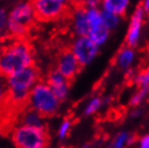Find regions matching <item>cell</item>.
Segmentation results:
<instances>
[{"label":"cell","instance_id":"cell-6","mask_svg":"<svg viewBox=\"0 0 149 148\" xmlns=\"http://www.w3.org/2000/svg\"><path fill=\"white\" fill-rule=\"evenodd\" d=\"M57 68L58 71L67 81L69 85L74 82V78L81 71L82 67L79 65L78 61L74 54V51L69 47L63 48L60 51V54L57 56Z\"/></svg>","mask_w":149,"mask_h":148},{"label":"cell","instance_id":"cell-20","mask_svg":"<svg viewBox=\"0 0 149 148\" xmlns=\"http://www.w3.org/2000/svg\"><path fill=\"white\" fill-rule=\"evenodd\" d=\"M127 138H129V134L127 133H121L120 135H118L115 142V148H122L124 143L127 142Z\"/></svg>","mask_w":149,"mask_h":148},{"label":"cell","instance_id":"cell-26","mask_svg":"<svg viewBox=\"0 0 149 148\" xmlns=\"http://www.w3.org/2000/svg\"><path fill=\"white\" fill-rule=\"evenodd\" d=\"M6 90H3V85L0 83V100H1V97H2V95H3V93Z\"/></svg>","mask_w":149,"mask_h":148},{"label":"cell","instance_id":"cell-27","mask_svg":"<svg viewBox=\"0 0 149 148\" xmlns=\"http://www.w3.org/2000/svg\"><path fill=\"white\" fill-rule=\"evenodd\" d=\"M54 1H57V2H62V3H65L68 0H54Z\"/></svg>","mask_w":149,"mask_h":148},{"label":"cell","instance_id":"cell-28","mask_svg":"<svg viewBox=\"0 0 149 148\" xmlns=\"http://www.w3.org/2000/svg\"><path fill=\"white\" fill-rule=\"evenodd\" d=\"M148 14H149V13H148Z\"/></svg>","mask_w":149,"mask_h":148},{"label":"cell","instance_id":"cell-23","mask_svg":"<svg viewBox=\"0 0 149 148\" xmlns=\"http://www.w3.org/2000/svg\"><path fill=\"white\" fill-rule=\"evenodd\" d=\"M6 24H7V14L3 9L0 8V30L3 29Z\"/></svg>","mask_w":149,"mask_h":148},{"label":"cell","instance_id":"cell-8","mask_svg":"<svg viewBox=\"0 0 149 148\" xmlns=\"http://www.w3.org/2000/svg\"><path fill=\"white\" fill-rule=\"evenodd\" d=\"M97 45L88 37H81L74 47V54L78 61L79 65L83 68L84 65L90 63L97 53Z\"/></svg>","mask_w":149,"mask_h":148},{"label":"cell","instance_id":"cell-13","mask_svg":"<svg viewBox=\"0 0 149 148\" xmlns=\"http://www.w3.org/2000/svg\"><path fill=\"white\" fill-rule=\"evenodd\" d=\"M108 33L109 29L106 27V25L102 24V25L97 26V27H95L93 29H91L88 38H90L95 45H98L106 41V39L108 37Z\"/></svg>","mask_w":149,"mask_h":148},{"label":"cell","instance_id":"cell-3","mask_svg":"<svg viewBox=\"0 0 149 148\" xmlns=\"http://www.w3.org/2000/svg\"><path fill=\"white\" fill-rule=\"evenodd\" d=\"M12 142L16 148H49L50 135L45 126H22L14 129Z\"/></svg>","mask_w":149,"mask_h":148},{"label":"cell","instance_id":"cell-1","mask_svg":"<svg viewBox=\"0 0 149 148\" xmlns=\"http://www.w3.org/2000/svg\"><path fill=\"white\" fill-rule=\"evenodd\" d=\"M34 47L25 38L0 48V77L10 78L34 63Z\"/></svg>","mask_w":149,"mask_h":148},{"label":"cell","instance_id":"cell-5","mask_svg":"<svg viewBox=\"0 0 149 148\" xmlns=\"http://www.w3.org/2000/svg\"><path fill=\"white\" fill-rule=\"evenodd\" d=\"M35 21L33 8L29 1L26 3H21L14 8L9 15V30L15 38H25V35L34 27Z\"/></svg>","mask_w":149,"mask_h":148},{"label":"cell","instance_id":"cell-19","mask_svg":"<svg viewBox=\"0 0 149 148\" xmlns=\"http://www.w3.org/2000/svg\"><path fill=\"white\" fill-rule=\"evenodd\" d=\"M101 100L100 98H94L92 100V102L88 105V107L86 109V115H92L95 111L98 109V107L101 106Z\"/></svg>","mask_w":149,"mask_h":148},{"label":"cell","instance_id":"cell-4","mask_svg":"<svg viewBox=\"0 0 149 148\" xmlns=\"http://www.w3.org/2000/svg\"><path fill=\"white\" fill-rule=\"evenodd\" d=\"M30 102L34 109L41 118H51L57 112L60 101L56 98L49 85L39 83L30 93Z\"/></svg>","mask_w":149,"mask_h":148},{"label":"cell","instance_id":"cell-21","mask_svg":"<svg viewBox=\"0 0 149 148\" xmlns=\"http://www.w3.org/2000/svg\"><path fill=\"white\" fill-rule=\"evenodd\" d=\"M69 126H70V121H69V120H65L60 129V136L62 137V138H64V137L66 136V134L68 133Z\"/></svg>","mask_w":149,"mask_h":148},{"label":"cell","instance_id":"cell-12","mask_svg":"<svg viewBox=\"0 0 149 148\" xmlns=\"http://www.w3.org/2000/svg\"><path fill=\"white\" fill-rule=\"evenodd\" d=\"M105 11L110 12L117 16H124L129 6V0H103Z\"/></svg>","mask_w":149,"mask_h":148},{"label":"cell","instance_id":"cell-14","mask_svg":"<svg viewBox=\"0 0 149 148\" xmlns=\"http://www.w3.org/2000/svg\"><path fill=\"white\" fill-rule=\"evenodd\" d=\"M40 116L31 108V109H27L21 117V121H22L23 126H36V128H43V124L41 123Z\"/></svg>","mask_w":149,"mask_h":148},{"label":"cell","instance_id":"cell-15","mask_svg":"<svg viewBox=\"0 0 149 148\" xmlns=\"http://www.w3.org/2000/svg\"><path fill=\"white\" fill-rule=\"evenodd\" d=\"M134 51L132 48H125L120 52L119 59H118V63H119L121 68H127L132 64L133 59H134Z\"/></svg>","mask_w":149,"mask_h":148},{"label":"cell","instance_id":"cell-17","mask_svg":"<svg viewBox=\"0 0 149 148\" xmlns=\"http://www.w3.org/2000/svg\"><path fill=\"white\" fill-rule=\"evenodd\" d=\"M136 84L139 88H148L149 87V66L146 67L144 71H142L137 75L135 79Z\"/></svg>","mask_w":149,"mask_h":148},{"label":"cell","instance_id":"cell-7","mask_svg":"<svg viewBox=\"0 0 149 148\" xmlns=\"http://www.w3.org/2000/svg\"><path fill=\"white\" fill-rule=\"evenodd\" d=\"M40 77V69L35 63L9 79V89L19 93H29L31 85Z\"/></svg>","mask_w":149,"mask_h":148},{"label":"cell","instance_id":"cell-11","mask_svg":"<svg viewBox=\"0 0 149 148\" xmlns=\"http://www.w3.org/2000/svg\"><path fill=\"white\" fill-rule=\"evenodd\" d=\"M89 9H76L74 11V28L81 37H88L90 34V25L88 22L86 12Z\"/></svg>","mask_w":149,"mask_h":148},{"label":"cell","instance_id":"cell-9","mask_svg":"<svg viewBox=\"0 0 149 148\" xmlns=\"http://www.w3.org/2000/svg\"><path fill=\"white\" fill-rule=\"evenodd\" d=\"M144 17H145V11H144L142 6L139 4L135 9L134 13H133L132 17H131L129 30H127V39H125L127 48L133 49L138 43L139 38H141V33H142Z\"/></svg>","mask_w":149,"mask_h":148},{"label":"cell","instance_id":"cell-16","mask_svg":"<svg viewBox=\"0 0 149 148\" xmlns=\"http://www.w3.org/2000/svg\"><path fill=\"white\" fill-rule=\"evenodd\" d=\"M102 14V19H103V22L104 24L106 25L107 28H113L116 26L118 25V23H119V17L117 16L116 14H112L110 12H107V11H104L101 13Z\"/></svg>","mask_w":149,"mask_h":148},{"label":"cell","instance_id":"cell-2","mask_svg":"<svg viewBox=\"0 0 149 148\" xmlns=\"http://www.w3.org/2000/svg\"><path fill=\"white\" fill-rule=\"evenodd\" d=\"M34 19L38 22H52L72 17L74 11L65 3L54 0H30Z\"/></svg>","mask_w":149,"mask_h":148},{"label":"cell","instance_id":"cell-18","mask_svg":"<svg viewBox=\"0 0 149 148\" xmlns=\"http://www.w3.org/2000/svg\"><path fill=\"white\" fill-rule=\"evenodd\" d=\"M147 93H148V89L147 88H139V90L131 98L130 105L131 106H137V105H139L143 102V100L145 98Z\"/></svg>","mask_w":149,"mask_h":148},{"label":"cell","instance_id":"cell-25","mask_svg":"<svg viewBox=\"0 0 149 148\" xmlns=\"http://www.w3.org/2000/svg\"><path fill=\"white\" fill-rule=\"evenodd\" d=\"M141 6L143 7L145 13H149V0H143L141 2Z\"/></svg>","mask_w":149,"mask_h":148},{"label":"cell","instance_id":"cell-22","mask_svg":"<svg viewBox=\"0 0 149 148\" xmlns=\"http://www.w3.org/2000/svg\"><path fill=\"white\" fill-rule=\"evenodd\" d=\"M80 1H81L82 3L84 4L88 9H94V7H96L102 0H80Z\"/></svg>","mask_w":149,"mask_h":148},{"label":"cell","instance_id":"cell-24","mask_svg":"<svg viewBox=\"0 0 149 148\" xmlns=\"http://www.w3.org/2000/svg\"><path fill=\"white\" fill-rule=\"evenodd\" d=\"M139 148H149V134L144 136L141 141V147Z\"/></svg>","mask_w":149,"mask_h":148},{"label":"cell","instance_id":"cell-10","mask_svg":"<svg viewBox=\"0 0 149 148\" xmlns=\"http://www.w3.org/2000/svg\"><path fill=\"white\" fill-rule=\"evenodd\" d=\"M49 88L52 90L54 95L58 101H64L67 95V91L69 88V84L65 80V78L58 73L57 71H50L47 78Z\"/></svg>","mask_w":149,"mask_h":148}]
</instances>
